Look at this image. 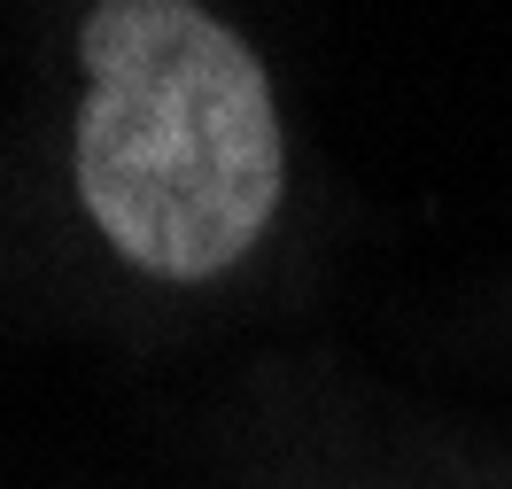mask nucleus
Here are the masks:
<instances>
[{
	"instance_id": "nucleus-1",
	"label": "nucleus",
	"mask_w": 512,
	"mask_h": 489,
	"mask_svg": "<svg viewBox=\"0 0 512 489\" xmlns=\"http://www.w3.org/2000/svg\"><path fill=\"white\" fill-rule=\"evenodd\" d=\"M280 171L272 86L210 8L109 0L86 16L78 195L140 272H233L280 210Z\"/></svg>"
}]
</instances>
